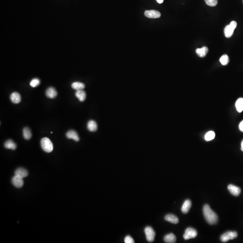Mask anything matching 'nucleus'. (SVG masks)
Wrapping results in <instances>:
<instances>
[{
  "label": "nucleus",
  "mask_w": 243,
  "mask_h": 243,
  "mask_svg": "<svg viewBox=\"0 0 243 243\" xmlns=\"http://www.w3.org/2000/svg\"><path fill=\"white\" fill-rule=\"evenodd\" d=\"M203 213L205 219L209 224H216L217 223L218 221L217 215L212 210L209 205H206L203 207Z\"/></svg>",
  "instance_id": "nucleus-1"
},
{
  "label": "nucleus",
  "mask_w": 243,
  "mask_h": 243,
  "mask_svg": "<svg viewBox=\"0 0 243 243\" xmlns=\"http://www.w3.org/2000/svg\"><path fill=\"white\" fill-rule=\"evenodd\" d=\"M41 145L44 151L50 153L53 150V145L49 138L44 137L41 140Z\"/></svg>",
  "instance_id": "nucleus-2"
},
{
  "label": "nucleus",
  "mask_w": 243,
  "mask_h": 243,
  "mask_svg": "<svg viewBox=\"0 0 243 243\" xmlns=\"http://www.w3.org/2000/svg\"><path fill=\"white\" fill-rule=\"evenodd\" d=\"M238 236V233L236 232H228L225 233L221 236V242H226L229 240L235 239Z\"/></svg>",
  "instance_id": "nucleus-3"
},
{
  "label": "nucleus",
  "mask_w": 243,
  "mask_h": 243,
  "mask_svg": "<svg viewBox=\"0 0 243 243\" xmlns=\"http://www.w3.org/2000/svg\"><path fill=\"white\" fill-rule=\"evenodd\" d=\"M197 232L196 230L193 228H188L185 231L183 235V238L186 240H188L189 239L195 238L197 236Z\"/></svg>",
  "instance_id": "nucleus-4"
},
{
  "label": "nucleus",
  "mask_w": 243,
  "mask_h": 243,
  "mask_svg": "<svg viewBox=\"0 0 243 243\" xmlns=\"http://www.w3.org/2000/svg\"><path fill=\"white\" fill-rule=\"evenodd\" d=\"M145 233L147 241L148 242H152L155 240V233L151 227L150 226L146 227L145 229Z\"/></svg>",
  "instance_id": "nucleus-5"
},
{
  "label": "nucleus",
  "mask_w": 243,
  "mask_h": 243,
  "mask_svg": "<svg viewBox=\"0 0 243 243\" xmlns=\"http://www.w3.org/2000/svg\"><path fill=\"white\" fill-rule=\"evenodd\" d=\"M145 15L147 18L150 19H157L160 17L161 13L158 11L155 10H148L145 12Z\"/></svg>",
  "instance_id": "nucleus-6"
},
{
  "label": "nucleus",
  "mask_w": 243,
  "mask_h": 243,
  "mask_svg": "<svg viewBox=\"0 0 243 243\" xmlns=\"http://www.w3.org/2000/svg\"><path fill=\"white\" fill-rule=\"evenodd\" d=\"M11 182L13 185L18 188H21L24 183L23 178L15 175L12 179Z\"/></svg>",
  "instance_id": "nucleus-7"
},
{
  "label": "nucleus",
  "mask_w": 243,
  "mask_h": 243,
  "mask_svg": "<svg viewBox=\"0 0 243 243\" xmlns=\"http://www.w3.org/2000/svg\"><path fill=\"white\" fill-rule=\"evenodd\" d=\"M228 190L233 195L239 196L241 193V189L239 187L233 185H229L228 186Z\"/></svg>",
  "instance_id": "nucleus-8"
},
{
  "label": "nucleus",
  "mask_w": 243,
  "mask_h": 243,
  "mask_svg": "<svg viewBox=\"0 0 243 243\" xmlns=\"http://www.w3.org/2000/svg\"><path fill=\"white\" fill-rule=\"evenodd\" d=\"M15 175L24 179L28 175V172L25 168H20L15 170Z\"/></svg>",
  "instance_id": "nucleus-9"
},
{
  "label": "nucleus",
  "mask_w": 243,
  "mask_h": 243,
  "mask_svg": "<svg viewBox=\"0 0 243 243\" xmlns=\"http://www.w3.org/2000/svg\"><path fill=\"white\" fill-rule=\"evenodd\" d=\"M66 137L68 139H73L76 141H79V137H78V134L74 130L69 131L66 133Z\"/></svg>",
  "instance_id": "nucleus-10"
},
{
  "label": "nucleus",
  "mask_w": 243,
  "mask_h": 243,
  "mask_svg": "<svg viewBox=\"0 0 243 243\" xmlns=\"http://www.w3.org/2000/svg\"><path fill=\"white\" fill-rule=\"evenodd\" d=\"M10 99L12 101V102L13 103L19 104L21 101V96L19 93L15 92L11 94L10 96Z\"/></svg>",
  "instance_id": "nucleus-11"
},
{
  "label": "nucleus",
  "mask_w": 243,
  "mask_h": 243,
  "mask_svg": "<svg viewBox=\"0 0 243 243\" xmlns=\"http://www.w3.org/2000/svg\"><path fill=\"white\" fill-rule=\"evenodd\" d=\"M191 202L189 199H187L184 202L182 207V211L183 213H187L189 212L191 207Z\"/></svg>",
  "instance_id": "nucleus-12"
},
{
  "label": "nucleus",
  "mask_w": 243,
  "mask_h": 243,
  "mask_svg": "<svg viewBox=\"0 0 243 243\" xmlns=\"http://www.w3.org/2000/svg\"><path fill=\"white\" fill-rule=\"evenodd\" d=\"M46 95L48 98L52 99L55 98L57 96V92L54 88L50 87L48 88L46 91Z\"/></svg>",
  "instance_id": "nucleus-13"
},
{
  "label": "nucleus",
  "mask_w": 243,
  "mask_h": 243,
  "mask_svg": "<svg viewBox=\"0 0 243 243\" xmlns=\"http://www.w3.org/2000/svg\"><path fill=\"white\" fill-rule=\"evenodd\" d=\"M165 220L173 224H177L179 222L178 217L173 214H170L166 215L165 217Z\"/></svg>",
  "instance_id": "nucleus-14"
},
{
  "label": "nucleus",
  "mask_w": 243,
  "mask_h": 243,
  "mask_svg": "<svg viewBox=\"0 0 243 243\" xmlns=\"http://www.w3.org/2000/svg\"><path fill=\"white\" fill-rule=\"evenodd\" d=\"M97 124L95 121L90 120L88 122L87 127L90 132H96L97 130Z\"/></svg>",
  "instance_id": "nucleus-15"
},
{
  "label": "nucleus",
  "mask_w": 243,
  "mask_h": 243,
  "mask_svg": "<svg viewBox=\"0 0 243 243\" xmlns=\"http://www.w3.org/2000/svg\"><path fill=\"white\" fill-rule=\"evenodd\" d=\"M209 49L208 47L204 46L202 48H198L196 49V53L200 57H204L208 53Z\"/></svg>",
  "instance_id": "nucleus-16"
},
{
  "label": "nucleus",
  "mask_w": 243,
  "mask_h": 243,
  "mask_svg": "<svg viewBox=\"0 0 243 243\" xmlns=\"http://www.w3.org/2000/svg\"><path fill=\"white\" fill-rule=\"evenodd\" d=\"M164 241L167 243H174L176 241V237L172 233L168 234L164 238Z\"/></svg>",
  "instance_id": "nucleus-17"
},
{
  "label": "nucleus",
  "mask_w": 243,
  "mask_h": 243,
  "mask_svg": "<svg viewBox=\"0 0 243 243\" xmlns=\"http://www.w3.org/2000/svg\"><path fill=\"white\" fill-rule=\"evenodd\" d=\"M4 146L5 148L7 149L15 150L16 149V144L11 140H9L5 141L4 144Z\"/></svg>",
  "instance_id": "nucleus-18"
},
{
  "label": "nucleus",
  "mask_w": 243,
  "mask_h": 243,
  "mask_svg": "<svg viewBox=\"0 0 243 243\" xmlns=\"http://www.w3.org/2000/svg\"><path fill=\"white\" fill-rule=\"evenodd\" d=\"M75 96L81 102H83L86 99V92L83 90L77 91L75 93Z\"/></svg>",
  "instance_id": "nucleus-19"
},
{
  "label": "nucleus",
  "mask_w": 243,
  "mask_h": 243,
  "mask_svg": "<svg viewBox=\"0 0 243 243\" xmlns=\"http://www.w3.org/2000/svg\"><path fill=\"white\" fill-rule=\"evenodd\" d=\"M234 30L235 29L232 28L230 24L227 25L224 29V34L225 37L228 38H231L234 32Z\"/></svg>",
  "instance_id": "nucleus-20"
},
{
  "label": "nucleus",
  "mask_w": 243,
  "mask_h": 243,
  "mask_svg": "<svg viewBox=\"0 0 243 243\" xmlns=\"http://www.w3.org/2000/svg\"><path fill=\"white\" fill-rule=\"evenodd\" d=\"M72 88L74 90L79 91V90H83L85 88V85L83 83L76 81L72 83Z\"/></svg>",
  "instance_id": "nucleus-21"
},
{
  "label": "nucleus",
  "mask_w": 243,
  "mask_h": 243,
  "mask_svg": "<svg viewBox=\"0 0 243 243\" xmlns=\"http://www.w3.org/2000/svg\"><path fill=\"white\" fill-rule=\"evenodd\" d=\"M236 109L239 113L243 111V98H240L237 100L236 103Z\"/></svg>",
  "instance_id": "nucleus-22"
},
{
  "label": "nucleus",
  "mask_w": 243,
  "mask_h": 243,
  "mask_svg": "<svg viewBox=\"0 0 243 243\" xmlns=\"http://www.w3.org/2000/svg\"><path fill=\"white\" fill-rule=\"evenodd\" d=\"M23 136L26 140H29L32 137V133L28 127H25L23 129Z\"/></svg>",
  "instance_id": "nucleus-23"
},
{
  "label": "nucleus",
  "mask_w": 243,
  "mask_h": 243,
  "mask_svg": "<svg viewBox=\"0 0 243 243\" xmlns=\"http://www.w3.org/2000/svg\"><path fill=\"white\" fill-rule=\"evenodd\" d=\"M215 137V133L213 131H209L205 135V140L206 141H210L214 139Z\"/></svg>",
  "instance_id": "nucleus-24"
},
{
  "label": "nucleus",
  "mask_w": 243,
  "mask_h": 243,
  "mask_svg": "<svg viewBox=\"0 0 243 243\" xmlns=\"http://www.w3.org/2000/svg\"><path fill=\"white\" fill-rule=\"evenodd\" d=\"M220 61L221 65H224V66L228 64L229 62V59L228 55H222L220 59Z\"/></svg>",
  "instance_id": "nucleus-25"
},
{
  "label": "nucleus",
  "mask_w": 243,
  "mask_h": 243,
  "mask_svg": "<svg viewBox=\"0 0 243 243\" xmlns=\"http://www.w3.org/2000/svg\"><path fill=\"white\" fill-rule=\"evenodd\" d=\"M205 1L207 5L212 7L216 6L218 3L217 0H205Z\"/></svg>",
  "instance_id": "nucleus-26"
},
{
  "label": "nucleus",
  "mask_w": 243,
  "mask_h": 243,
  "mask_svg": "<svg viewBox=\"0 0 243 243\" xmlns=\"http://www.w3.org/2000/svg\"><path fill=\"white\" fill-rule=\"evenodd\" d=\"M40 81L38 78H34L31 81L30 85L32 88H35L40 84Z\"/></svg>",
  "instance_id": "nucleus-27"
},
{
  "label": "nucleus",
  "mask_w": 243,
  "mask_h": 243,
  "mask_svg": "<svg viewBox=\"0 0 243 243\" xmlns=\"http://www.w3.org/2000/svg\"><path fill=\"white\" fill-rule=\"evenodd\" d=\"M124 242L125 243H134V240L131 236H127L124 239Z\"/></svg>",
  "instance_id": "nucleus-28"
},
{
  "label": "nucleus",
  "mask_w": 243,
  "mask_h": 243,
  "mask_svg": "<svg viewBox=\"0 0 243 243\" xmlns=\"http://www.w3.org/2000/svg\"><path fill=\"white\" fill-rule=\"evenodd\" d=\"M230 26L232 27V28H234V29H235V28L236 27V26H237V23L235 21H233L232 22H231V23H230Z\"/></svg>",
  "instance_id": "nucleus-29"
},
{
  "label": "nucleus",
  "mask_w": 243,
  "mask_h": 243,
  "mask_svg": "<svg viewBox=\"0 0 243 243\" xmlns=\"http://www.w3.org/2000/svg\"><path fill=\"white\" fill-rule=\"evenodd\" d=\"M239 129L240 130V131L243 132V120L241 121L240 123L239 124Z\"/></svg>",
  "instance_id": "nucleus-30"
},
{
  "label": "nucleus",
  "mask_w": 243,
  "mask_h": 243,
  "mask_svg": "<svg viewBox=\"0 0 243 243\" xmlns=\"http://www.w3.org/2000/svg\"><path fill=\"white\" fill-rule=\"evenodd\" d=\"M156 1L160 4H161V3H163V2H164V0H156Z\"/></svg>",
  "instance_id": "nucleus-31"
},
{
  "label": "nucleus",
  "mask_w": 243,
  "mask_h": 243,
  "mask_svg": "<svg viewBox=\"0 0 243 243\" xmlns=\"http://www.w3.org/2000/svg\"><path fill=\"white\" fill-rule=\"evenodd\" d=\"M241 150H242V151H243V140L242 141V143H241Z\"/></svg>",
  "instance_id": "nucleus-32"
}]
</instances>
